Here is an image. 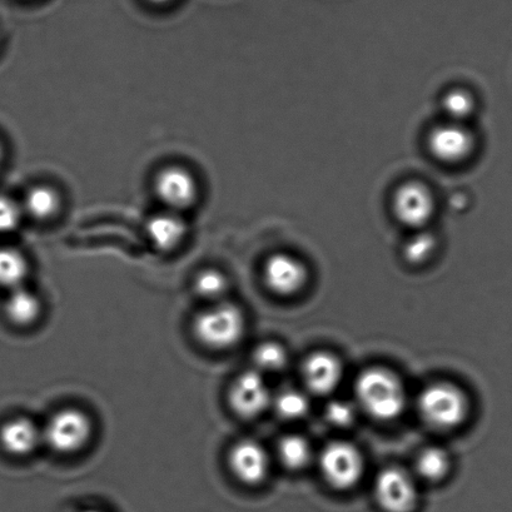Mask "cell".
Returning <instances> with one entry per match:
<instances>
[{
  "instance_id": "cell-28",
  "label": "cell",
  "mask_w": 512,
  "mask_h": 512,
  "mask_svg": "<svg viewBox=\"0 0 512 512\" xmlns=\"http://www.w3.org/2000/svg\"><path fill=\"white\" fill-rule=\"evenodd\" d=\"M147 2L153 4V6H167V4L172 3L173 0H147Z\"/></svg>"
},
{
  "instance_id": "cell-2",
  "label": "cell",
  "mask_w": 512,
  "mask_h": 512,
  "mask_svg": "<svg viewBox=\"0 0 512 512\" xmlns=\"http://www.w3.org/2000/svg\"><path fill=\"white\" fill-rule=\"evenodd\" d=\"M245 332V313L231 302L212 303L193 321V333L197 340L211 350L232 349L240 344Z\"/></svg>"
},
{
  "instance_id": "cell-11",
  "label": "cell",
  "mask_w": 512,
  "mask_h": 512,
  "mask_svg": "<svg viewBox=\"0 0 512 512\" xmlns=\"http://www.w3.org/2000/svg\"><path fill=\"white\" fill-rule=\"evenodd\" d=\"M263 281L276 295L290 297L306 286L308 270L305 263L290 253H275L263 266Z\"/></svg>"
},
{
  "instance_id": "cell-7",
  "label": "cell",
  "mask_w": 512,
  "mask_h": 512,
  "mask_svg": "<svg viewBox=\"0 0 512 512\" xmlns=\"http://www.w3.org/2000/svg\"><path fill=\"white\" fill-rule=\"evenodd\" d=\"M392 210L402 225L414 231L425 230L435 215V198L424 183L406 182L397 188Z\"/></svg>"
},
{
  "instance_id": "cell-27",
  "label": "cell",
  "mask_w": 512,
  "mask_h": 512,
  "mask_svg": "<svg viewBox=\"0 0 512 512\" xmlns=\"http://www.w3.org/2000/svg\"><path fill=\"white\" fill-rule=\"evenodd\" d=\"M326 419L337 427H347L354 424L357 416L355 406L346 400H332L328 402L325 411Z\"/></svg>"
},
{
  "instance_id": "cell-12",
  "label": "cell",
  "mask_w": 512,
  "mask_h": 512,
  "mask_svg": "<svg viewBox=\"0 0 512 512\" xmlns=\"http://www.w3.org/2000/svg\"><path fill=\"white\" fill-rule=\"evenodd\" d=\"M228 466L232 475L242 484L255 486L266 479L270 470V459L260 442L243 439L232 446L228 454Z\"/></svg>"
},
{
  "instance_id": "cell-6",
  "label": "cell",
  "mask_w": 512,
  "mask_h": 512,
  "mask_svg": "<svg viewBox=\"0 0 512 512\" xmlns=\"http://www.w3.org/2000/svg\"><path fill=\"white\" fill-rule=\"evenodd\" d=\"M377 505L385 512H415L419 490L409 472L391 466L381 470L375 480Z\"/></svg>"
},
{
  "instance_id": "cell-14",
  "label": "cell",
  "mask_w": 512,
  "mask_h": 512,
  "mask_svg": "<svg viewBox=\"0 0 512 512\" xmlns=\"http://www.w3.org/2000/svg\"><path fill=\"white\" fill-rule=\"evenodd\" d=\"M42 444V427L28 417H16L0 427V446L9 455L29 456Z\"/></svg>"
},
{
  "instance_id": "cell-5",
  "label": "cell",
  "mask_w": 512,
  "mask_h": 512,
  "mask_svg": "<svg viewBox=\"0 0 512 512\" xmlns=\"http://www.w3.org/2000/svg\"><path fill=\"white\" fill-rule=\"evenodd\" d=\"M320 469L328 485L346 491L359 484L364 476L365 461L355 445L333 441L321 452Z\"/></svg>"
},
{
  "instance_id": "cell-17",
  "label": "cell",
  "mask_w": 512,
  "mask_h": 512,
  "mask_svg": "<svg viewBox=\"0 0 512 512\" xmlns=\"http://www.w3.org/2000/svg\"><path fill=\"white\" fill-rule=\"evenodd\" d=\"M61 196L53 187L39 185L29 188L22 203L23 213L37 221L51 220L61 208Z\"/></svg>"
},
{
  "instance_id": "cell-13",
  "label": "cell",
  "mask_w": 512,
  "mask_h": 512,
  "mask_svg": "<svg viewBox=\"0 0 512 512\" xmlns=\"http://www.w3.org/2000/svg\"><path fill=\"white\" fill-rule=\"evenodd\" d=\"M344 367L331 352L318 351L307 357L302 365V379L308 391L318 396L332 394L341 384Z\"/></svg>"
},
{
  "instance_id": "cell-30",
  "label": "cell",
  "mask_w": 512,
  "mask_h": 512,
  "mask_svg": "<svg viewBox=\"0 0 512 512\" xmlns=\"http://www.w3.org/2000/svg\"><path fill=\"white\" fill-rule=\"evenodd\" d=\"M82 512H104V511H101V510H84Z\"/></svg>"
},
{
  "instance_id": "cell-21",
  "label": "cell",
  "mask_w": 512,
  "mask_h": 512,
  "mask_svg": "<svg viewBox=\"0 0 512 512\" xmlns=\"http://www.w3.org/2000/svg\"><path fill=\"white\" fill-rule=\"evenodd\" d=\"M476 102L474 96L466 89L454 88L446 92L441 99V109L446 121L465 124L474 114Z\"/></svg>"
},
{
  "instance_id": "cell-23",
  "label": "cell",
  "mask_w": 512,
  "mask_h": 512,
  "mask_svg": "<svg viewBox=\"0 0 512 512\" xmlns=\"http://www.w3.org/2000/svg\"><path fill=\"white\" fill-rule=\"evenodd\" d=\"M276 414L283 420L297 421L303 419L310 412V401L302 391L286 389L278 392L272 399Z\"/></svg>"
},
{
  "instance_id": "cell-29",
  "label": "cell",
  "mask_w": 512,
  "mask_h": 512,
  "mask_svg": "<svg viewBox=\"0 0 512 512\" xmlns=\"http://www.w3.org/2000/svg\"><path fill=\"white\" fill-rule=\"evenodd\" d=\"M3 158V147L2 144H0V161H2Z\"/></svg>"
},
{
  "instance_id": "cell-22",
  "label": "cell",
  "mask_w": 512,
  "mask_h": 512,
  "mask_svg": "<svg viewBox=\"0 0 512 512\" xmlns=\"http://www.w3.org/2000/svg\"><path fill=\"white\" fill-rule=\"evenodd\" d=\"M228 286L230 283H228L225 273L215 270V268H207L198 273L195 283H193L196 295L210 305L225 301Z\"/></svg>"
},
{
  "instance_id": "cell-10",
  "label": "cell",
  "mask_w": 512,
  "mask_h": 512,
  "mask_svg": "<svg viewBox=\"0 0 512 512\" xmlns=\"http://www.w3.org/2000/svg\"><path fill=\"white\" fill-rule=\"evenodd\" d=\"M154 192L168 211L187 210L195 205L198 198V185L195 176L188 169L169 166L161 169L154 178Z\"/></svg>"
},
{
  "instance_id": "cell-20",
  "label": "cell",
  "mask_w": 512,
  "mask_h": 512,
  "mask_svg": "<svg viewBox=\"0 0 512 512\" xmlns=\"http://www.w3.org/2000/svg\"><path fill=\"white\" fill-rule=\"evenodd\" d=\"M277 454L282 465L298 471L305 469L312 460V447L305 437L288 435L278 442Z\"/></svg>"
},
{
  "instance_id": "cell-16",
  "label": "cell",
  "mask_w": 512,
  "mask_h": 512,
  "mask_svg": "<svg viewBox=\"0 0 512 512\" xmlns=\"http://www.w3.org/2000/svg\"><path fill=\"white\" fill-rule=\"evenodd\" d=\"M43 312L41 298L28 288L22 286L9 292L4 303V313L9 321L18 327L34 325Z\"/></svg>"
},
{
  "instance_id": "cell-9",
  "label": "cell",
  "mask_w": 512,
  "mask_h": 512,
  "mask_svg": "<svg viewBox=\"0 0 512 512\" xmlns=\"http://www.w3.org/2000/svg\"><path fill=\"white\" fill-rule=\"evenodd\" d=\"M427 144L437 161L459 164L474 153L476 139L466 124L445 121L432 128Z\"/></svg>"
},
{
  "instance_id": "cell-18",
  "label": "cell",
  "mask_w": 512,
  "mask_h": 512,
  "mask_svg": "<svg viewBox=\"0 0 512 512\" xmlns=\"http://www.w3.org/2000/svg\"><path fill=\"white\" fill-rule=\"evenodd\" d=\"M29 263L21 251L12 247H0V287L16 290L24 286Z\"/></svg>"
},
{
  "instance_id": "cell-4",
  "label": "cell",
  "mask_w": 512,
  "mask_h": 512,
  "mask_svg": "<svg viewBox=\"0 0 512 512\" xmlns=\"http://www.w3.org/2000/svg\"><path fill=\"white\" fill-rule=\"evenodd\" d=\"M93 430V421L87 412L67 407L49 417L42 427L43 444L57 454H77L91 442Z\"/></svg>"
},
{
  "instance_id": "cell-8",
  "label": "cell",
  "mask_w": 512,
  "mask_h": 512,
  "mask_svg": "<svg viewBox=\"0 0 512 512\" xmlns=\"http://www.w3.org/2000/svg\"><path fill=\"white\" fill-rule=\"evenodd\" d=\"M272 395L263 375L248 370L233 380L228 392V402L233 412L242 419H255L272 405Z\"/></svg>"
},
{
  "instance_id": "cell-19",
  "label": "cell",
  "mask_w": 512,
  "mask_h": 512,
  "mask_svg": "<svg viewBox=\"0 0 512 512\" xmlns=\"http://www.w3.org/2000/svg\"><path fill=\"white\" fill-rule=\"evenodd\" d=\"M416 472L422 479L429 482H439L449 475L451 459L446 450L441 447H425L416 457Z\"/></svg>"
},
{
  "instance_id": "cell-24",
  "label": "cell",
  "mask_w": 512,
  "mask_h": 512,
  "mask_svg": "<svg viewBox=\"0 0 512 512\" xmlns=\"http://www.w3.org/2000/svg\"><path fill=\"white\" fill-rule=\"evenodd\" d=\"M253 364H255L256 371L263 374V372H278L285 369L288 364V355L285 347L277 342H263L258 345L252 354Z\"/></svg>"
},
{
  "instance_id": "cell-3",
  "label": "cell",
  "mask_w": 512,
  "mask_h": 512,
  "mask_svg": "<svg viewBox=\"0 0 512 512\" xmlns=\"http://www.w3.org/2000/svg\"><path fill=\"white\" fill-rule=\"evenodd\" d=\"M417 409L425 424L437 430H454L469 416L470 401L459 386L435 382L420 392Z\"/></svg>"
},
{
  "instance_id": "cell-26",
  "label": "cell",
  "mask_w": 512,
  "mask_h": 512,
  "mask_svg": "<svg viewBox=\"0 0 512 512\" xmlns=\"http://www.w3.org/2000/svg\"><path fill=\"white\" fill-rule=\"evenodd\" d=\"M22 206L12 197L0 195V235L16 231L21 225Z\"/></svg>"
},
{
  "instance_id": "cell-15",
  "label": "cell",
  "mask_w": 512,
  "mask_h": 512,
  "mask_svg": "<svg viewBox=\"0 0 512 512\" xmlns=\"http://www.w3.org/2000/svg\"><path fill=\"white\" fill-rule=\"evenodd\" d=\"M146 232L158 251L171 252L185 241L188 227L180 213L167 210L149 218Z\"/></svg>"
},
{
  "instance_id": "cell-25",
  "label": "cell",
  "mask_w": 512,
  "mask_h": 512,
  "mask_svg": "<svg viewBox=\"0 0 512 512\" xmlns=\"http://www.w3.org/2000/svg\"><path fill=\"white\" fill-rule=\"evenodd\" d=\"M437 238L431 232L425 230L415 231L404 245L405 260L410 265H424L436 252Z\"/></svg>"
},
{
  "instance_id": "cell-1",
  "label": "cell",
  "mask_w": 512,
  "mask_h": 512,
  "mask_svg": "<svg viewBox=\"0 0 512 512\" xmlns=\"http://www.w3.org/2000/svg\"><path fill=\"white\" fill-rule=\"evenodd\" d=\"M357 404L372 419L392 421L404 414L407 395L404 382L385 367L362 371L355 384Z\"/></svg>"
}]
</instances>
